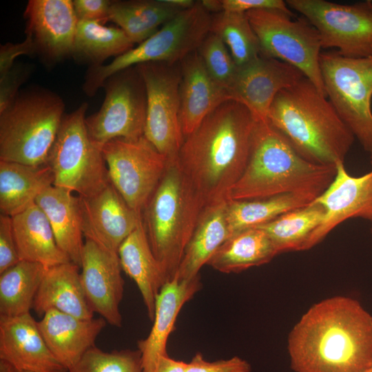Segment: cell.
<instances>
[{"label":"cell","mask_w":372,"mask_h":372,"mask_svg":"<svg viewBox=\"0 0 372 372\" xmlns=\"http://www.w3.org/2000/svg\"><path fill=\"white\" fill-rule=\"evenodd\" d=\"M287 350L295 372H361L372 364V316L351 297L325 298L293 327Z\"/></svg>","instance_id":"cell-1"},{"label":"cell","mask_w":372,"mask_h":372,"mask_svg":"<svg viewBox=\"0 0 372 372\" xmlns=\"http://www.w3.org/2000/svg\"><path fill=\"white\" fill-rule=\"evenodd\" d=\"M254 123L245 105L228 100L184 138L177 162L205 206L227 200L241 177Z\"/></svg>","instance_id":"cell-2"},{"label":"cell","mask_w":372,"mask_h":372,"mask_svg":"<svg viewBox=\"0 0 372 372\" xmlns=\"http://www.w3.org/2000/svg\"><path fill=\"white\" fill-rule=\"evenodd\" d=\"M336 166L301 156L267 120H255L249 159L227 200H249L296 194L315 200L330 185Z\"/></svg>","instance_id":"cell-3"},{"label":"cell","mask_w":372,"mask_h":372,"mask_svg":"<svg viewBox=\"0 0 372 372\" xmlns=\"http://www.w3.org/2000/svg\"><path fill=\"white\" fill-rule=\"evenodd\" d=\"M267 120L301 156L316 164L344 163L355 140L327 97L305 76L276 95Z\"/></svg>","instance_id":"cell-4"},{"label":"cell","mask_w":372,"mask_h":372,"mask_svg":"<svg viewBox=\"0 0 372 372\" xmlns=\"http://www.w3.org/2000/svg\"><path fill=\"white\" fill-rule=\"evenodd\" d=\"M205 207L177 159L168 161L162 178L142 211L149 242L167 282L176 277Z\"/></svg>","instance_id":"cell-5"},{"label":"cell","mask_w":372,"mask_h":372,"mask_svg":"<svg viewBox=\"0 0 372 372\" xmlns=\"http://www.w3.org/2000/svg\"><path fill=\"white\" fill-rule=\"evenodd\" d=\"M64 110L63 99L45 89L19 93L0 113V161L33 166L46 164Z\"/></svg>","instance_id":"cell-6"},{"label":"cell","mask_w":372,"mask_h":372,"mask_svg":"<svg viewBox=\"0 0 372 372\" xmlns=\"http://www.w3.org/2000/svg\"><path fill=\"white\" fill-rule=\"evenodd\" d=\"M211 14L197 1L180 11L155 34L107 65H91L85 73L84 92L93 96L105 81L121 70L149 62L179 63L196 51L210 32Z\"/></svg>","instance_id":"cell-7"},{"label":"cell","mask_w":372,"mask_h":372,"mask_svg":"<svg viewBox=\"0 0 372 372\" xmlns=\"http://www.w3.org/2000/svg\"><path fill=\"white\" fill-rule=\"evenodd\" d=\"M87 103L64 116L47 163L56 187L92 197L110 183L101 147L90 138L85 125Z\"/></svg>","instance_id":"cell-8"},{"label":"cell","mask_w":372,"mask_h":372,"mask_svg":"<svg viewBox=\"0 0 372 372\" xmlns=\"http://www.w3.org/2000/svg\"><path fill=\"white\" fill-rule=\"evenodd\" d=\"M320 66L327 99L363 149L372 153V56L349 58L321 52Z\"/></svg>","instance_id":"cell-9"},{"label":"cell","mask_w":372,"mask_h":372,"mask_svg":"<svg viewBox=\"0 0 372 372\" xmlns=\"http://www.w3.org/2000/svg\"><path fill=\"white\" fill-rule=\"evenodd\" d=\"M246 13L259 41L260 55L295 67L327 96L320 66V37L309 21L274 10Z\"/></svg>","instance_id":"cell-10"},{"label":"cell","mask_w":372,"mask_h":372,"mask_svg":"<svg viewBox=\"0 0 372 372\" xmlns=\"http://www.w3.org/2000/svg\"><path fill=\"white\" fill-rule=\"evenodd\" d=\"M101 108L85 118L92 140L100 147L114 139L136 140L144 136L147 96L136 66L121 70L104 82Z\"/></svg>","instance_id":"cell-11"},{"label":"cell","mask_w":372,"mask_h":372,"mask_svg":"<svg viewBox=\"0 0 372 372\" xmlns=\"http://www.w3.org/2000/svg\"><path fill=\"white\" fill-rule=\"evenodd\" d=\"M318 31L322 48H336L342 56H372V1L351 5L325 0H287Z\"/></svg>","instance_id":"cell-12"},{"label":"cell","mask_w":372,"mask_h":372,"mask_svg":"<svg viewBox=\"0 0 372 372\" xmlns=\"http://www.w3.org/2000/svg\"><path fill=\"white\" fill-rule=\"evenodd\" d=\"M136 67L146 90L144 136L169 161L176 160L184 140L180 121V63L149 62Z\"/></svg>","instance_id":"cell-13"},{"label":"cell","mask_w":372,"mask_h":372,"mask_svg":"<svg viewBox=\"0 0 372 372\" xmlns=\"http://www.w3.org/2000/svg\"><path fill=\"white\" fill-rule=\"evenodd\" d=\"M101 149L111 184L132 209L142 214L166 170L167 158L144 136L114 139Z\"/></svg>","instance_id":"cell-14"},{"label":"cell","mask_w":372,"mask_h":372,"mask_svg":"<svg viewBox=\"0 0 372 372\" xmlns=\"http://www.w3.org/2000/svg\"><path fill=\"white\" fill-rule=\"evenodd\" d=\"M304 76L299 70L285 62L260 55L238 67L227 91L229 99L245 105L254 120H267L276 95Z\"/></svg>","instance_id":"cell-15"},{"label":"cell","mask_w":372,"mask_h":372,"mask_svg":"<svg viewBox=\"0 0 372 372\" xmlns=\"http://www.w3.org/2000/svg\"><path fill=\"white\" fill-rule=\"evenodd\" d=\"M81 269V281L91 310L110 325L121 327L120 304L125 282L118 253L85 239Z\"/></svg>","instance_id":"cell-16"},{"label":"cell","mask_w":372,"mask_h":372,"mask_svg":"<svg viewBox=\"0 0 372 372\" xmlns=\"http://www.w3.org/2000/svg\"><path fill=\"white\" fill-rule=\"evenodd\" d=\"M25 34L48 63L72 56L78 19L71 0H30L24 13Z\"/></svg>","instance_id":"cell-17"},{"label":"cell","mask_w":372,"mask_h":372,"mask_svg":"<svg viewBox=\"0 0 372 372\" xmlns=\"http://www.w3.org/2000/svg\"><path fill=\"white\" fill-rule=\"evenodd\" d=\"M313 201L324 207L325 214L311 234L306 250L320 243L334 228L350 218H362L372 224V169L353 176L347 171L344 163L337 164L333 180Z\"/></svg>","instance_id":"cell-18"},{"label":"cell","mask_w":372,"mask_h":372,"mask_svg":"<svg viewBox=\"0 0 372 372\" xmlns=\"http://www.w3.org/2000/svg\"><path fill=\"white\" fill-rule=\"evenodd\" d=\"M79 198L83 236L118 253L142 220V214L132 209L111 183L92 197Z\"/></svg>","instance_id":"cell-19"},{"label":"cell","mask_w":372,"mask_h":372,"mask_svg":"<svg viewBox=\"0 0 372 372\" xmlns=\"http://www.w3.org/2000/svg\"><path fill=\"white\" fill-rule=\"evenodd\" d=\"M0 359L19 372H68L50 351L30 313L0 315Z\"/></svg>","instance_id":"cell-20"},{"label":"cell","mask_w":372,"mask_h":372,"mask_svg":"<svg viewBox=\"0 0 372 372\" xmlns=\"http://www.w3.org/2000/svg\"><path fill=\"white\" fill-rule=\"evenodd\" d=\"M180 121L184 138L205 118L230 100L227 91L210 76L197 50L180 62Z\"/></svg>","instance_id":"cell-21"},{"label":"cell","mask_w":372,"mask_h":372,"mask_svg":"<svg viewBox=\"0 0 372 372\" xmlns=\"http://www.w3.org/2000/svg\"><path fill=\"white\" fill-rule=\"evenodd\" d=\"M201 286L199 275L189 280L174 278L163 286L156 300L151 331L146 338L137 342L141 353L143 372H156L160 358L167 355V340L178 313Z\"/></svg>","instance_id":"cell-22"},{"label":"cell","mask_w":372,"mask_h":372,"mask_svg":"<svg viewBox=\"0 0 372 372\" xmlns=\"http://www.w3.org/2000/svg\"><path fill=\"white\" fill-rule=\"evenodd\" d=\"M106 324L103 318L81 319L53 309L45 312L37 322L50 351L68 370L95 345Z\"/></svg>","instance_id":"cell-23"},{"label":"cell","mask_w":372,"mask_h":372,"mask_svg":"<svg viewBox=\"0 0 372 372\" xmlns=\"http://www.w3.org/2000/svg\"><path fill=\"white\" fill-rule=\"evenodd\" d=\"M118 255L122 270L136 283L152 320L157 296L167 281L151 248L143 220L121 243Z\"/></svg>","instance_id":"cell-24"},{"label":"cell","mask_w":372,"mask_h":372,"mask_svg":"<svg viewBox=\"0 0 372 372\" xmlns=\"http://www.w3.org/2000/svg\"><path fill=\"white\" fill-rule=\"evenodd\" d=\"M72 262L47 269L35 296L32 309L39 316L57 310L81 319L94 318L87 301L79 272Z\"/></svg>","instance_id":"cell-25"},{"label":"cell","mask_w":372,"mask_h":372,"mask_svg":"<svg viewBox=\"0 0 372 372\" xmlns=\"http://www.w3.org/2000/svg\"><path fill=\"white\" fill-rule=\"evenodd\" d=\"M35 203L48 218L59 247L81 268L85 242L79 196L52 185L37 197Z\"/></svg>","instance_id":"cell-26"},{"label":"cell","mask_w":372,"mask_h":372,"mask_svg":"<svg viewBox=\"0 0 372 372\" xmlns=\"http://www.w3.org/2000/svg\"><path fill=\"white\" fill-rule=\"evenodd\" d=\"M227 200L203 209L185 247L176 277L189 280L199 275L218 249L229 237L226 215Z\"/></svg>","instance_id":"cell-27"},{"label":"cell","mask_w":372,"mask_h":372,"mask_svg":"<svg viewBox=\"0 0 372 372\" xmlns=\"http://www.w3.org/2000/svg\"><path fill=\"white\" fill-rule=\"evenodd\" d=\"M12 220L21 260L47 268L71 262L59 247L48 218L36 203L12 216Z\"/></svg>","instance_id":"cell-28"},{"label":"cell","mask_w":372,"mask_h":372,"mask_svg":"<svg viewBox=\"0 0 372 372\" xmlns=\"http://www.w3.org/2000/svg\"><path fill=\"white\" fill-rule=\"evenodd\" d=\"M48 163L33 166L0 161V211L12 217L35 203L37 197L54 185Z\"/></svg>","instance_id":"cell-29"},{"label":"cell","mask_w":372,"mask_h":372,"mask_svg":"<svg viewBox=\"0 0 372 372\" xmlns=\"http://www.w3.org/2000/svg\"><path fill=\"white\" fill-rule=\"evenodd\" d=\"M277 255L267 234L258 227H251L231 234L207 265L222 273H239L267 264Z\"/></svg>","instance_id":"cell-30"},{"label":"cell","mask_w":372,"mask_h":372,"mask_svg":"<svg viewBox=\"0 0 372 372\" xmlns=\"http://www.w3.org/2000/svg\"><path fill=\"white\" fill-rule=\"evenodd\" d=\"M182 10L168 0L112 1L108 21L122 29L134 44H140Z\"/></svg>","instance_id":"cell-31"},{"label":"cell","mask_w":372,"mask_h":372,"mask_svg":"<svg viewBox=\"0 0 372 372\" xmlns=\"http://www.w3.org/2000/svg\"><path fill=\"white\" fill-rule=\"evenodd\" d=\"M324 207L313 201L276 218L255 227L263 230L272 241L278 255L305 251L307 242L324 217Z\"/></svg>","instance_id":"cell-32"},{"label":"cell","mask_w":372,"mask_h":372,"mask_svg":"<svg viewBox=\"0 0 372 372\" xmlns=\"http://www.w3.org/2000/svg\"><path fill=\"white\" fill-rule=\"evenodd\" d=\"M47 269L38 262L20 260L1 273L0 315L29 313Z\"/></svg>","instance_id":"cell-33"},{"label":"cell","mask_w":372,"mask_h":372,"mask_svg":"<svg viewBox=\"0 0 372 372\" xmlns=\"http://www.w3.org/2000/svg\"><path fill=\"white\" fill-rule=\"evenodd\" d=\"M104 24L97 21H78L73 57L90 65H101L107 59L133 48L134 43L122 29Z\"/></svg>","instance_id":"cell-34"},{"label":"cell","mask_w":372,"mask_h":372,"mask_svg":"<svg viewBox=\"0 0 372 372\" xmlns=\"http://www.w3.org/2000/svg\"><path fill=\"white\" fill-rule=\"evenodd\" d=\"M312 202L310 198L296 194L249 200H227L226 215L230 236L238 231L268 223Z\"/></svg>","instance_id":"cell-35"},{"label":"cell","mask_w":372,"mask_h":372,"mask_svg":"<svg viewBox=\"0 0 372 372\" xmlns=\"http://www.w3.org/2000/svg\"><path fill=\"white\" fill-rule=\"evenodd\" d=\"M210 32L222 39L238 67L260 55L259 41L246 12L211 14Z\"/></svg>","instance_id":"cell-36"},{"label":"cell","mask_w":372,"mask_h":372,"mask_svg":"<svg viewBox=\"0 0 372 372\" xmlns=\"http://www.w3.org/2000/svg\"><path fill=\"white\" fill-rule=\"evenodd\" d=\"M68 372H143L141 353L138 349L107 352L94 345Z\"/></svg>","instance_id":"cell-37"},{"label":"cell","mask_w":372,"mask_h":372,"mask_svg":"<svg viewBox=\"0 0 372 372\" xmlns=\"http://www.w3.org/2000/svg\"><path fill=\"white\" fill-rule=\"evenodd\" d=\"M197 52L212 79L227 90L238 66L225 43L218 36L209 32Z\"/></svg>","instance_id":"cell-38"},{"label":"cell","mask_w":372,"mask_h":372,"mask_svg":"<svg viewBox=\"0 0 372 372\" xmlns=\"http://www.w3.org/2000/svg\"><path fill=\"white\" fill-rule=\"evenodd\" d=\"M31 70L29 65L17 63L8 72L0 75V113L14 101L19 93V87L27 79Z\"/></svg>","instance_id":"cell-39"},{"label":"cell","mask_w":372,"mask_h":372,"mask_svg":"<svg viewBox=\"0 0 372 372\" xmlns=\"http://www.w3.org/2000/svg\"><path fill=\"white\" fill-rule=\"evenodd\" d=\"M20 260L12 217L0 214V273Z\"/></svg>","instance_id":"cell-40"},{"label":"cell","mask_w":372,"mask_h":372,"mask_svg":"<svg viewBox=\"0 0 372 372\" xmlns=\"http://www.w3.org/2000/svg\"><path fill=\"white\" fill-rule=\"evenodd\" d=\"M251 369L249 362L237 356L208 362L200 353H197L187 363L186 372H250Z\"/></svg>","instance_id":"cell-41"},{"label":"cell","mask_w":372,"mask_h":372,"mask_svg":"<svg viewBox=\"0 0 372 372\" xmlns=\"http://www.w3.org/2000/svg\"><path fill=\"white\" fill-rule=\"evenodd\" d=\"M223 11L247 12L252 10H274L293 17L294 13L282 0H221Z\"/></svg>","instance_id":"cell-42"},{"label":"cell","mask_w":372,"mask_h":372,"mask_svg":"<svg viewBox=\"0 0 372 372\" xmlns=\"http://www.w3.org/2000/svg\"><path fill=\"white\" fill-rule=\"evenodd\" d=\"M112 1L74 0V9L78 20L108 21L109 11Z\"/></svg>","instance_id":"cell-43"},{"label":"cell","mask_w":372,"mask_h":372,"mask_svg":"<svg viewBox=\"0 0 372 372\" xmlns=\"http://www.w3.org/2000/svg\"><path fill=\"white\" fill-rule=\"evenodd\" d=\"M36 54L34 43L28 37L17 43H6L0 48V75L8 72L14 64V59L20 55H33Z\"/></svg>","instance_id":"cell-44"},{"label":"cell","mask_w":372,"mask_h":372,"mask_svg":"<svg viewBox=\"0 0 372 372\" xmlns=\"http://www.w3.org/2000/svg\"><path fill=\"white\" fill-rule=\"evenodd\" d=\"M187 367V362L172 359L167 354L160 358L156 372H186Z\"/></svg>","instance_id":"cell-45"},{"label":"cell","mask_w":372,"mask_h":372,"mask_svg":"<svg viewBox=\"0 0 372 372\" xmlns=\"http://www.w3.org/2000/svg\"><path fill=\"white\" fill-rule=\"evenodd\" d=\"M202 3L205 8L211 14L223 11L221 1L218 0H203Z\"/></svg>","instance_id":"cell-46"},{"label":"cell","mask_w":372,"mask_h":372,"mask_svg":"<svg viewBox=\"0 0 372 372\" xmlns=\"http://www.w3.org/2000/svg\"><path fill=\"white\" fill-rule=\"evenodd\" d=\"M0 372H19V370L9 362L0 359Z\"/></svg>","instance_id":"cell-47"},{"label":"cell","mask_w":372,"mask_h":372,"mask_svg":"<svg viewBox=\"0 0 372 372\" xmlns=\"http://www.w3.org/2000/svg\"><path fill=\"white\" fill-rule=\"evenodd\" d=\"M361 372H372V364L369 367H368L367 369H366L365 370Z\"/></svg>","instance_id":"cell-48"},{"label":"cell","mask_w":372,"mask_h":372,"mask_svg":"<svg viewBox=\"0 0 372 372\" xmlns=\"http://www.w3.org/2000/svg\"><path fill=\"white\" fill-rule=\"evenodd\" d=\"M370 163H371V165H372V153L370 154ZM371 234H372V227H371Z\"/></svg>","instance_id":"cell-49"},{"label":"cell","mask_w":372,"mask_h":372,"mask_svg":"<svg viewBox=\"0 0 372 372\" xmlns=\"http://www.w3.org/2000/svg\"><path fill=\"white\" fill-rule=\"evenodd\" d=\"M22 372H29V371H22Z\"/></svg>","instance_id":"cell-50"}]
</instances>
